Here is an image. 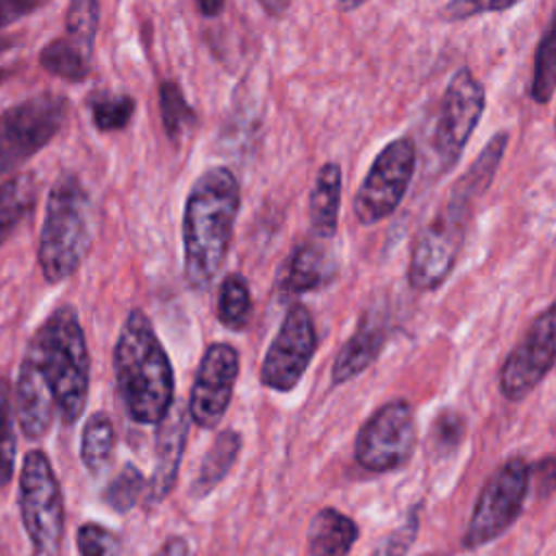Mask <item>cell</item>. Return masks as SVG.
Returning a JSON list of instances; mask_svg holds the SVG:
<instances>
[{
	"mask_svg": "<svg viewBox=\"0 0 556 556\" xmlns=\"http://www.w3.org/2000/svg\"><path fill=\"white\" fill-rule=\"evenodd\" d=\"M89 395V350L72 304L54 308L33 332L15 382V415L26 439H41L54 419L74 426Z\"/></svg>",
	"mask_w": 556,
	"mask_h": 556,
	"instance_id": "obj_1",
	"label": "cell"
},
{
	"mask_svg": "<svg viewBox=\"0 0 556 556\" xmlns=\"http://www.w3.org/2000/svg\"><path fill=\"white\" fill-rule=\"evenodd\" d=\"M506 146L508 132H497L491 137L478 159H473V163L454 182L445 202H441L430 222L417 232L406 271V278L415 291H434L452 274L465 243L471 206L489 189Z\"/></svg>",
	"mask_w": 556,
	"mask_h": 556,
	"instance_id": "obj_2",
	"label": "cell"
},
{
	"mask_svg": "<svg viewBox=\"0 0 556 556\" xmlns=\"http://www.w3.org/2000/svg\"><path fill=\"white\" fill-rule=\"evenodd\" d=\"M239 204L241 189L228 167H208L191 185L182 213L185 278L191 289H208L222 271Z\"/></svg>",
	"mask_w": 556,
	"mask_h": 556,
	"instance_id": "obj_3",
	"label": "cell"
},
{
	"mask_svg": "<svg viewBox=\"0 0 556 556\" xmlns=\"http://www.w3.org/2000/svg\"><path fill=\"white\" fill-rule=\"evenodd\" d=\"M113 374L128 417L156 426L174 406V369L141 308H132L115 339Z\"/></svg>",
	"mask_w": 556,
	"mask_h": 556,
	"instance_id": "obj_4",
	"label": "cell"
},
{
	"mask_svg": "<svg viewBox=\"0 0 556 556\" xmlns=\"http://www.w3.org/2000/svg\"><path fill=\"white\" fill-rule=\"evenodd\" d=\"M93 230L91 195L76 174H61L48 193L37 248V263L46 282H63L80 267L91 248Z\"/></svg>",
	"mask_w": 556,
	"mask_h": 556,
	"instance_id": "obj_5",
	"label": "cell"
},
{
	"mask_svg": "<svg viewBox=\"0 0 556 556\" xmlns=\"http://www.w3.org/2000/svg\"><path fill=\"white\" fill-rule=\"evenodd\" d=\"M17 504L33 556H59L63 543V493L50 458L41 450L26 452L20 467Z\"/></svg>",
	"mask_w": 556,
	"mask_h": 556,
	"instance_id": "obj_6",
	"label": "cell"
},
{
	"mask_svg": "<svg viewBox=\"0 0 556 556\" xmlns=\"http://www.w3.org/2000/svg\"><path fill=\"white\" fill-rule=\"evenodd\" d=\"M530 493V465L521 456L504 460L482 484L471 510L463 547L476 549L502 536L521 515Z\"/></svg>",
	"mask_w": 556,
	"mask_h": 556,
	"instance_id": "obj_7",
	"label": "cell"
},
{
	"mask_svg": "<svg viewBox=\"0 0 556 556\" xmlns=\"http://www.w3.org/2000/svg\"><path fill=\"white\" fill-rule=\"evenodd\" d=\"M417 445V424L406 400L380 404L358 428L354 441L356 463L374 473L402 469Z\"/></svg>",
	"mask_w": 556,
	"mask_h": 556,
	"instance_id": "obj_8",
	"label": "cell"
},
{
	"mask_svg": "<svg viewBox=\"0 0 556 556\" xmlns=\"http://www.w3.org/2000/svg\"><path fill=\"white\" fill-rule=\"evenodd\" d=\"M67 117V100L59 93L30 96L0 113V172H11L37 154Z\"/></svg>",
	"mask_w": 556,
	"mask_h": 556,
	"instance_id": "obj_9",
	"label": "cell"
},
{
	"mask_svg": "<svg viewBox=\"0 0 556 556\" xmlns=\"http://www.w3.org/2000/svg\"><path fill=\"white\" fill-rule=\"evenodd\" d=\"M415 165L417 148L410 137H397L376 154L354 195V215L361 226H374L400 206Z\"/></svg>",
	"mask_w": 556,
	"mask_h": 556,
	"instance_id": "obj_10",
	"label": "cell"
},
{
	"mask_svg": "<svg viewBox=\"0 0 556 556\" xmlns=\"http://www.w3.org/2000/svg\"><path fill=\"white\" fill-rule=\"evenodd\" d=\"M484 85L473 76L469 67L456 70L445 87L432 130V154L441 174L450 172L458 163L484 113Z\"/></svg>",
	"mask_w": 556,
	"mask_h": 556,
	"instance_id": "obj_11",
	"label": "cell"
},
{
	"mask_svg": "<svg viewBox=\"0 0 556 556\" xmlns=\"http://www.w3.org/2000/svg\"><path fill=\"white\" fill-rule=\"evenodd\" d=\"M556 365V298L530 321L500 369V393L521 402Z\"/></svg>",
	"mask_w": 556,
	"mask_h": 556,
	"instance_id": "obj_12",
	"label": "cell"
},
{
	"mask_svg": "<svg viewBox=\"0 0 556 556\" xmlns=\"http://www.w3.org/2000/svg\"><path fill=\"white\" fill-rule=\"evenodd\" d=\"M315 350H317V330H315L313 315L304 304L293 302L287 308L263 356V363L258 369L261 384L278 393H287L295 389L300 378L308 369L315 356Z\"/></svg>",
	"mask_w": 556,
	"mask_h": 556,
	"instance_id": "obj_13",
	"label": "cell"
},
{
	"mask_svg": "<svg viewBox=\"0 0 556 556\" xmlns=\"http://www.w3.org/2000/svg\"><path fill=\"white\" fill-rule=\"evenodd\" d=\"M239 376V352L230 343H211L198 365L191 393H189V419L211 430L226 415L235 382Z\"/></svg>",
	"mask_w": 556,
	"mask_h": 556,
	"instance_id": "obj_14",
	"label": "cell"
},
{
	"mask_svg": "<svg viewBox=\"0 0 556 556\" xmlns=\"http://www.w3.org/2000/svg\"><path fill=\"white\" fill-rule=\"evenodd\" d=\"M156 426L159 430H156V443H154V471L148 480V500L152 504L165 500L176 484L185 443H187L189 410L174 402L169 413Z\"/></svg>",
	"mask_w": 556,
	"mask_h": 556,
	"instance_id": "obj_15",
	"label": "cell"
},
{
	"mask_svg": "<svg viewBox=\"0 0 556 556\" xmlns=\"http://www.w3.org/2000/svg\"><path fill=\"white\" fill-rule=\"evenodd\" d=\"M384 341H387L384 321L374 313L365 315L334 356V363L330 369L332 384H345L358 374H363L378 358V354L384 348Z\"/></svg>",
	"mask_w": 556,
	"mask_h": 556,
	"instance_id": "obj_16",
	"label": "cell"
},
{
	"mask_svg": "<svg viewBox=\"0 0 556 556\" xmlns=\"http://www.w3.org/2000/svg\"><path fill=\"white\" fill-rule=\"evenodd\" d=\"M356 539V521L334 506L319 508L306 530V547L311 556H348Z\"/></svg>",
	"mask_w": 556,
	"mask_h": 556,
	"instance_id": "obj_17",
	"label": "cell"
},
{
	"mask_svg": "<svg viewBox=\"0 0 556 556\" xmlns=\"http://www.w3.org/2000/svg\"><path fill=\"white\" fill-rule=\"evenodd\" d=\"M341 206V167L334 161L324 163L317 169L311 202H308V217L311 228L317 239H332L337 232V217Z\"/></svg>",
	"mask_w": 556,
	"mask_h": 556,
	"instance_id": "obj_18",
	"label": "cell"
},
{
	"mask_svg": "<svg viewBox=\"0 0 556 556\" xmlns=\"http://www.w3.org/2000/svg\"><path fill=\"white\" fill-rule=\"evenodd\" d=\"M332 267L315 243L298 245L285 263L280 289L287 295H302L319 289L330 280Z\"/></svg>",
	"mask_w": 556,
	"mask_h": 556,
	"instance_id": "obj_19",
	"label": "cell"
},
{
	"mask_svg": "<svg viewBox=\"0 0 556 556\" xmlns=\"http://www.w3.org/2000/svg\"><path fill=\"white\" fill-rule=\"evenodd\" d=\"M241 434L232 428L228 430H222L213 443L208 445L202 463H200V469H198V476L191 484V495L193 497H204L208 495L232 469V465L237 463L239 458V452H241Z\"/></svg>",
	"mask_w": 556,
	"mask_h": 556,
	"instance_id": "obj_20",
	"label": "cell"
},
{
	"mask_svg": "<svg viewBox=\"0 0 556 556\" xmlns=\"http://www.w3.org/2000/svg\"><path fill=\"white\" fill-rule=\"evenodd\" d=\"M37 202V178L30 172L0 182V243L22 224Z\"/></svg>",
	"mask_w": 556,
	"mask_h": 556,
	"instance_id": "obj_21",
	"label": "cell"
},
{
	"mask_svg": "<svg viewBox=\"0 0 556 556\" xmlns=\"http://www.w3.org/2000/svg\"><path fill=\"white\" fill-rule=\"evenodd\" d=\"M115 428L106 413L96 410L87 417L80 434V460L93 473H102L113 458Z\"/></svg>",
	"mask_w": 556,
	"mask_h": 556,
	"instance_id": "obj_22",
	"label": "cell"
},
{
	"mask_svg": "<svg viewBox=\"0 0 556 556\" xmlns=\"http://www.w3.org/2000/svg\"><path fill=\"white\" fill-rule=\"evenodd\" d=\"M556 91V9L536 43L530 98L536 104H545Z\"/></svg>",
	"mask_w": 556,
	"mask_h": 556,
	"instance_id": "obj_23",
	"label": "cell"
},
{
	"mask_svg": "<svg viewBox=\"0 0 556 556\" xmlns=\"http://www.w3.org/2000/svg\"><path fill=\"white\" fill-rule=\"evenodd\" d=\"M250 317H252V295H250L248 280L241 274L232 271L219 285L217 319L224 328L239 332L250 324Z\"/></svg>",
	"mask_w": 556,
	"mask_h": 556,
	"instance_id": "obj_24",
	"label": "cell"
},
{
	"mask_svg": "<svg viewBox=\"0 0 556 556\" xmlns=\"http://www.w3.org/2000/svg\"><path fill=\"white\" fill-rule=\"evenodd\" d=\"M98 0H70L65 11V33L59 37L83 56H93V41L98 30Z\"/></svg>",
	"mask_w": 556,
	"mask_h": 556,
	"instance_id": "obj_25",
	"label": "cell"
},
{
	"mask_svg": "<svg viewBox=\"0 0 556 556\" xmlns=\"http://www.w3.org/2000/svg\"><path fill=\"white\" fill-rule=\"evenodd\" d=\"M39 63L46 72L63 78V80H72V83H80L89 70H91V59L83 56L80 52H76L74 48H70L65 41H61L59 37L48 41L41 52H39Z\"/></svg>",
	"mask_w": 556,
	"mask_h": 556,
	"instance_id": "obj_26",
	"label": "cell"
},
{
	"mask_svg": "<svg viewBox=\"0 0 556 556\" xmlns=\"http://www.w3.org/2000/svg\"><path fill=\"white\" fill-rule=\"evenodd\" d=\"M91 122L102 132L122 130L128 126L132 113H135V100L126 93H93L89 100Z\"/></svg>",
	"mask_w": 556,
	"mask_h": 556,
	"instance_id": "obj_27",
	"label": "cell"
},
{
	"mask_svg": "<svg viewBox=\"0 0 556 556\" xmlns=\"http://www.w3.org/2000/svg\"><path fill=\"white\" fill-rule=\"evenodd\" d=\"M159 109L161 122L172 141H178L180 135L193 124L195 113L187 104L182 89L174 80H163L159 85Z\"/></svg>",
	"mask_w": 556,
	"mask_h": 556,
	"instance_id": "obj_28",
	"label": "cell"
},
{
	"mask_svg": "<svg viewBox=\"0 0 556 556\" xmlns=\"http://www.w3.org/2000/svg\"><path fill=\"white\" fill-rule=\"evenodd\" d=\"M146 486L148 484H146L143 473L132 463H126L113 476V480L106 484V489L102 493V500L115 513H126V510H130L137 504V500H139V495L143 493Z\"/></svg>",
	"mask_w": 556,
	"mask_h": 556,
	"instance_id": "obj_29",
	"label": "cell"
},
{
	"mask_svg": "<svg viewBox=\"0 0 556 556\" xmlns=\"http://www.w3.org/2000/svg\"><path fill=\"white\" fill-rule=\"evenodd\" d=\"M15 463V428H13V395L7 378H0V486L13 476Z\"/></svg>",
	"mask_w": 556,
	"mask_h": 556,
	"instance_id": "obj_30",
	"label": "cell"
},
{
	"mask_svg": "<svg viewBox=\"0 0 556 556\" xmlns=\"http://www.w3.org/2000/svg\"><path fill=\"white\" fill-rule=\"evenodd\" d=\"M76 549L78 556H119L122 541L113 530L87 521L76 530Z\"/></svg>",
	"mask_w": 556,
	"mask_h": 556,
	"instance_id": "obj_31",
	"label": "cell"
},
{
	"mask_svg": "<svg viewBox=\"0 0 556 556\" xmlns=\"http://www.w3.org/2000/svg\"><path fill=\"white\" fill-rule=\"evenodd\" d=\"M419 526H421V504L410 508L406 519L376 545L371 556H406L417 539Z\"/></svg>",
	"mask_w": 556,
	"mask_h": 556,
	"instance_id": "obj_32",
	"label": "cell"
},
{
	"mask_svg": "<svg viewBox=\"0 0 556 556\" xmlns=\"http://www.w3.org/2000/svg\"><path fill=\"white\" fill-rule=\"evenodd\" d=\"M521 0H447L441 7V20L447 24L463 22L476 15H486V13H502Z\"/></svg>",
	"mask_w": 556,
	"mask_h": 556,
	"instance_id": "obj_33",
	"label": "cell"
},
{
	"mask_svg": "<svg viewBox=\"0 0 556 556\" xmlns=\"http://www.w3.org/2000/svg\"><path fill=\"white\" fill-rule=\"evenodd\" d=\"M465 437V419L454 410H443L432 424V441L437 450H454Z\"/></svg>",
	"mask_w": 556,
	"mask_h": 556,
	"instance_id": "obj_34",
	"label": "cell"
},
{
	"mask_svg": "<svg viewBox=\"0 0 556 556\" xmlns=\"http://www.w3.org/2000/svg\"><path fill=\"white\" fill-rule=\"evenodd\" d=\"M545 497L556 489V458H543L530 465V486Z\"/></svg>",
	"mask_w": 556,
	"mask_h": 556,
	"instance_id": "obj_35",
	"label": "cell"
},
{
	"mask_svg": "<svg viewBox=\"0 0 556 556\" xmlns=\"http://www.w3.org/2000/svg\"><path fill=\"white\" fill-rule=\"evenodd\" d=\"M46 0H0V28L15 24L17 20L37 11Z\"/></svg>",
	"mask_w": 556,
	"mask_h": 556,
	"instance_id": "obj_36",
	"label": "cell"
},
{
	"mask_svg": "<svg viewBox=\"0 0 556 556\" xmlns=\"http://www.w3.org/2000/svg\"><path fill=\"white\" fill-rule=\"evenodd\" d=\"M152 556H189V545L182 536H169Z\"/></svg>",
	"mask_w": 556,
	"mask_h": 556,
	"instance_id": "obj_37",
	"label": "cell"
},
{
	"mask_svg": "<svg viewBox=\"0 0 556 556\" xmlns=\"http://www.w3.org/2000/svg\"><path fill=\"white\" fill-rule=\"evenodd\" d=\"M258 4L263 7V11L269 17H282L291 4V0H258Z\"/></svg>",
	"mask_w": 556,
	"mask_h": 556,
	"instance_id": "obj_38",
	"label": "cell"
},
{
	"mask_svg": "<svg viewBox=\"0 0 556 556\" xmlns=\"http://www.w3.org/2000/svg\"><path fill=\"white\" fill-rule=\"evenodd\" d=\"M198 4V11L204 15V17H215L222 13L226 0H195Z\"/></svg>",
	"mask_w": 556,
	"mask_h": 556,
	"instance_id": "obj_39",
	"label": "cell"
},
{
	"mask_svg": "<svg viewBox=\"0 0 556 556\" xmlns=\"http://www.w3.org/2000/svg\"><path fill=\"white\" fill-rule=\"evenodd\" d=\"M367 0H337V7L343 11V13H350V11H356L365 4Z\"/></svg>",
	"mask_w": 556,
	"mask_h": 556,
	"instance_id": "obj_40",
	"label": "cell"
},
{
	"mask_svg": "<svg viewBox=\"0 0 556 556\" xmlns=\"http://www.w3.org/2000/svg\"><path fill=\"white\" fill-rule=\"evenodd\" d=\"M2 80H4V72L0 70V83H2Z\"/></svg>",
	"mask_w": 556,
	"mask_h": 556,
	"instance_id": "obj_41",
	"label": "cell"
},
{
	"mask_svg": "<svg viewBox=\"0 0 556 556\" xmlns=\"http://www.w3.org/2000/svg\"><path fill=\"white\" fill-rule=\"evenodd\" d=\"M554 126H556V117H554Z\"/></svg>",
	"mask_w": 556,
	"mask_h": 556,
	"instance_id": "obj_42",
	"label": "cell"
}]
</instances>
